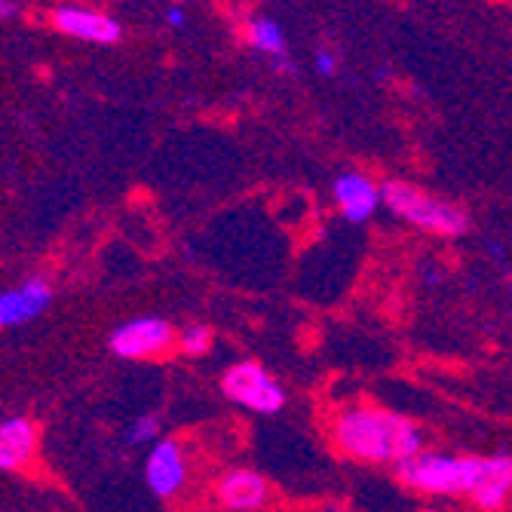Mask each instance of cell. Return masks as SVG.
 <instances>
[{
    "mask_svg": "<svg viewBox=\"0 0 512 512\" xmlns=\"http://www.w3.org/2000/svg\"><path fill=\"white\" fill-rule=\"evenodd\" d=\"M227 399H234L237 405H246L258 414H276L283 408L286 396L283 387H279L267 371L255 362H240L224 375L221 381Z\"/></svg>",
    "mask_w": 512,
    "mask_h": 512,
    "instance_id": "obj_4",
    "label": "cell"
},
{
    "mask_svg": "<svg viewBox=\"0 0 512 512\" xmlns=\"http://www.w3.org/2000/svg\"><path fill=\"white\" fill-rule=\"evenodd\" d=\"M145 479L151 485V491L157 497H169L181 488L184 482V460L175 442H160L154 445L151 457H148V467H145Z\"/></svg>",
    "mask_w": 512,
    "mask_h": 512,
    "instance_id": "obj_9",
    "label": "cell"
},
{
    "mask_svg": "<svg viewBox=\"0 0 512 512\" xmlns=\"http://www.w3.org/2000/svg\"><path fill=\"white\" fill-rule=\"evenodd\" d=\"M335 200L350 221H365L381 203V191L365 175L347 172L335 181Z\"/></svg>",
    "mask_w": 512,
    "mask_h": 512,
    "instance_id": "obj_11",
    "label": "cell"
},
{
    "mask_svg": "<svg viewBox=\"0 0 512 512\" xmlns=\"http://www.w3.org/2000/svg\"><path fill=\"white\" fill-rule=\"evenodd\" d=\"M482 457H445V454H411L396 463L399 479L411 488L430 494H463L473 491Z\"/></svg>",
    "mask_w": 512,
    "mask_h": 512,
    "instance_id": "obj_2",
    "label": "cell"
},
{
    "mask_svg": "<svg viewBox=\"0 0 512 512\" xmlns=\"http://www.w3.org/2000/svg\"><path fill=\"white\" fill-rule=\"evenodd\" d=\"M209 344H212V335H209V329H203V325H191V329L181 335V347L191 356H203L209 350Z\"/></svg>",
    "mask_w": 512,
    "mask_h": 512,
    "instance_id": "obj_14",
    "label": "cell"
},
{
    "mask_svg": "<svg viewBox=\"0 0 512 512\" xmlns=\"http://www.w3.org/2000/svg\"><path fill=\"white\" fill-rule=\"evenodd\" d=\"M316 62H319V71H322V74H332V71H335V56H332V53L319 50V53H316Z\"/></svg>",
    "mask_w": 512,
    "mask_h": 512,
    "instance_id": "obj_16",
    "label": "cell"
},
{
    "mask_svg": "<svg viewBox=\"0 0 512 512\" xmlns=\"http://www.w3.org/2000/svg\"><path fill=\"white\" fill-rule=\"evenodd\" d=\"M249 40H252L255 50H261V53H270V56H283L286 53L283 28H279L273 19H255L249 25Z\"/></svg>",
    "mask_w": 512,
    "mask_h": 512,
    "instance_id": "obj_13",
    "label": "cell"
},
{
    "mask_svg": "<svg viewBox=\"0 0 512 512\" xmlns=\"http://www.w3.org/2000/svg\"><path fill=\"white\" fill-rule=\"evenodd\" d=\"M19 7L16 4H4V0H0V19H7V16H13Z\"/></svg>",
    "mask_w": 512,
    "mask_h": 512,
    "instance_id": "obj_18",
    "label": "cell"
},
{
    "mask_svg": "<svg viewBox=\"0 0 512 512\" xmlns=\"http://www.w3.org/2000/svg\"><path fill=\"white\" fill-rule=\"evenodd\" d=\"M50 301H53V289L43 279H28L25 286L0 295V325H22L34 319Z\"/></svg>",
    "mask_w": 512,
    "mask_h": 512,
    "instance_id": "obj_6",
    "label": "cell"
},
{
    "mask_svg": "<svg viewBox=\"0 0 512 512\" xmlns=\"http://www.w3.org/2000/svg\"><path fill=\"white\" fill-rule=\"evenodd\" d=\"M218 500L237 512L261 509L267 503V482L252 470H234L218 482Z\"/></svg>",
    "mask_w": 512,
    "mask_h": 512,
    "instance_id": "obj_8",
    "label": "cell"
},
{
    "mask_svg": "<svg viewBox=\"0 0 512 512\" xmlns=\"http://www.w3.org/2000/svg\"><path fill=\"white\" fill-rule=\"evenodd\" d=\"M160 433V424H157V417H142V421H135V427L129 430V442L138 445V442H151L154 436Z\"/></svg>",
    "mask_w": 512,
    "mask_h": 512,
    "instance_id": "obj_15",
    "label": "cell"
},
{
    "mask_svg": "<svg viewBox=\"0 0 512 512\" xmlns=\"http://www.w3.org/2000/svg\"><path fill=\"white\" fill-rule=\"evenodd\" d=\"M56 25H59V31H65L71 37H83V40H96V43L120 40V25L114 19H108L105 13L80 10V7H62L56 13Z\"/></svg>",
    "mask_w": 512,
    "mask_h": 512,
    "instance_id": "obj_10",
    "label": "cell"
},
{
    "mask_svg": "<svg viewBox=\"0 0 512 512\" xmlns=\"http://www.w3.org/2000/svg\"><path fill=\"white\" fill-rule=\"evenodd\" d=\"M37 445V433L25 417H10L0 424V470H19L31 460Z\"/></svg>",
    "mask_w": 512,
    "mask_h": 512,
    "instance_id": "obj_12",
    "label": "cell"
},
{
    "mask_svg": "<svg viewBox=\"0 0 512 512\" xmlns=\"http://www.w3.org/2000/svg\"><path fill=\"white\" fill-rule=\"evenodd\" d=\"M169 25L181 28V25H184V13H181V10H169Z\"/></svg>",
    "mask_w": 512,
    "mask_h": 512,
    "instance_id": "obj_17",
    "label": "cell"
},
{
    "mask_svg": "<svg viewBox=\"0 0 512 512\" xmlns=\"http://www.w3.org/2000/svg\"><path fill=\"white\" fill-rule=\"evenodd\" d=\"M172 341L169 322L145 316V319H132L111 335V350L123 359H138V356H154L166 350Z\"/></svg>",
    "mask_w": 512,
    "mask_h": 512,
    "instance_id": "obj_5",
    "label": "cell"
},
{
    "mask_svg": "<svg viewBox=\"0 0 512 512\" xmlns=\"http://www.w3.org/2000/svg\"><path fill=\"white\" fill-rule=\"evenodd\" d=\"M338 445L362 460H396L417 454L421 436L417 427L402 414L384 411V408H353L344 411L335 424Z\"/></svg>",
    "mask_w": 512,
    "mask_h": 512,
    "instance_id": "obj_1",
    "label": "cell"
},
{
    "mask_svg": "<svg viewBox=\"0 0 512 512\" xmlns=\"http://www.w3.org/2000/svg\"><path fill=\"white\" fill-rule=\"evenodd\" d=\"M512 491V454L482 457L479 463V479L473 485V497L482 509H500L506 494Z\"/></svg>",
    "mask_w": 512,
    "mask_h": 512,
    "instance_id": "obj_7",
    "label": "cell"
},
{
    "mask_svg": "<svg viewBox=\"0 0 512 512\" xmlns=\"http://www.w3.org/2000/svg\"><path fill=\"white\" fill-rule=\"evenodd\" d=\"M381 200L396 215H402L405 221L424 227V230H436V234H445V237H460L470 230L467 212L445 203V200L427 197L424 191L411 188V184H405V181H384Z\"/></svg>",
    "mask_w": 512,
    "mask_h": 512,
    "instance_id": "obj_3",
    "label": "cell"
}]
</instances>
